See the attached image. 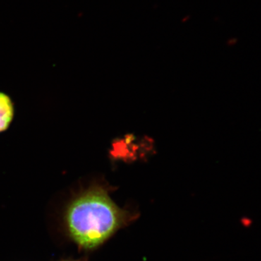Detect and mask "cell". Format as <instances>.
Returning a JSON list of instances; mask_svg holds the SVG:
<instances>
[{"label": "cell", "instance_id": "obj_1", "mask_svg": "<svg viewBox=\"0 0 261 261\" xmlns=\"http://www.w3.org/2000/svg\"><path fill=\"white\" fill-rule=\"evenodd\" d=\"M139 216L117 205L106 187L93 185L70 201L64 222L70 240L81 250L92 251L129 226Z\"/></svg>", "mask_w": 261, "mask_h": 261}, {"label": "cell", "instance_id": "obj_2", "mask_svg": "<svg viewBox=\"0 0 261 261\" xmlns=\"http://www.w3.org/2000/svg\"><path fill=\"white\" fill-rule=\"evenodd\" d=\"M15 117V105L8 94L0 92V134L6 132Z\"/></svg>", "mask_w": 261, "mask_h": 261}, {"label": "cell", "instance_id": "obj_3", "mask_svg": "<svg viewBox=\"0 0 261 261\" xmlns=\"http://www.w3.org/2000/svg\"><path fill=\"white\" fill-rule=\"evenodd\" d=\"M62 261H80V260H62Z\"/></svg>", "mask_w": 261, "mask_h": 261}]
</instances>
